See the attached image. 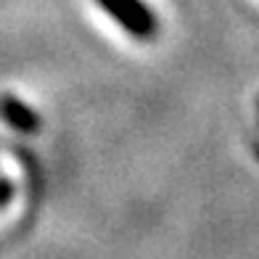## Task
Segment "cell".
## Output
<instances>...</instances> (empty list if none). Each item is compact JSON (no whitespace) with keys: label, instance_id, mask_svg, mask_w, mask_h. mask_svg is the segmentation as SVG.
I'll list each match as a JSON object with an SVG mask.
<instances>
[{"label":"cell","instance_id":"obj_3","mask_svg":"<svg viewBox=\"0 0 259 259\" xmlns=\"http://www.w3.org/2000/svg\"><path fill=\"white\" fill-rule=\"evenodd\" d=\"M8 196H11V185L8 183H0V206L8 201Z\"/></svg>","mask_w":259,"mask_h":259},{"label":"cell","instance_id":"obj_2","mask_svg":"<svg viewBox=\"0 0 259 259\" xmlns=\"http://www.w3.org/2000/svg\"><path fill=\"white\" fill-rule=\"evenodd\" d=\"M0 119L6 124H11L19 133H34L40 127V116L37 111L27 106L24 101H19L14 96H3L0 98Z\"/></svg>","mask_w":259,"mask_h":259},{"label":"cell","instance_id":"obj_1","mask_svg":"<svg viewBox=\"0 0 259 259\" xmlns=\"http://www.w3.org/2000/svg\"><path fill=\"white\" fill-rule=\"evenodd\" d=\"M98 6L111 19L119 21L127 34H133L138 40H148L156 34L159 21L143 0H98Z\"/></svg>","mask_w":259,"mask_h":259}]
</instances>
